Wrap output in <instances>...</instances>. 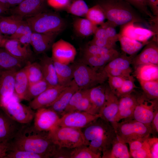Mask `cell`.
<instances>
[{
	"label": "cell",
	"mask_w": 158,
	"mask_h": 158,
	"mask_svg": "<svg viewBox=\"0 0 158 158\" xmlns=\"http://www.w3.org/2000/svg\"><path fill=\"white\" fill-rule=\"evenodd\" d=\"M100 117L99 114H93L83 111H73L61 116L57 126L81 129Z\"/></svg>",
	"instance_id": "cell-10"
},
{
	"label": "cell",
	"mask_w": 158,
	"mask_h": 158,
	"mask_svg": "<svg viewBox=\"0 0 158 158\" xmlns=\"http://www.w3.org/2000/svg\"><path fill=\"white\" fill-rule=\"evenodd\" d=\"M119 55L118 52L114 49L109 53L102 55L83 54L79 61L91 67L103 69L108 63Z\"/></svg>",
	"instance_id": "cell-22"
},
{
	"label": "cell",
	"mask_w": 158,
	"mask_h": 158,
	"mask_svg": "<svg viewBox=\"0 0 158 158\" xmlns=\"http://www.w3.org/2000/svg\"><path fill=\"white\" fill-rule=\"evenodd\" d=\"M104 28L109 38L111 40L116 41L115 37L116 35V32L115 29L112 27Z\"/></svg>",
	"instance_id": "cell-58"
},
{
	"label": "cell",
	"mask_w": 158,
	"mask_h": 158,
	"mask_svg": "<svg viewBox=\"0 0 158 158\" xmlns=\"http://www.w3.org/2000/svg\"><path fill=\"white\" fill-rule=\"evenodd\" d=\"M147 6H149L154 13H158V0H146Z\"/></svg>",
	"instance_id": "cell-59"
},
{
	"label": "cell",
	"mask_w": 158,
	"mask_h": 158,
	"mask_svg": "<svg viewBox=\"0 0 158 158\" xmlns=\"http://www.w3.org/2000/svg\"><path fill=\"white\" fill-rule=\"evenodd\" d=\"M136 86L135 83V79L133 76L130 75L125 79L120 88L115 93L118 98L133 93Z\"/></svg>",
	"instance_id": "cell-42"
},
{
	"label": "cell",
	"mask_w": 158,
	"mask_h": 158,
	"mask_svg": "<svg viewBox=\"0 0 158 158\" xmlns=\"http://www.w3.org/2000/svg\"><path fill=\"white\" fill-rule=\"evenodd\" d=\"M16 69L4 70L0 74V98L15 93Z\"/></svg>",
	"instance_id": "cell-25"
},
{
	"label": "cell",
	"mask_w": 158,
	"mask_h": 158,
	"mask_svg": "<svg viewBox=\"0 0 158 158\" xmlns=\"http://www.w3.org/2000/svg\"><path fill=\"white\" fill-rule=\"evenodd\" d=\"M88 89H84L83 95L75 111L85 112L91 114L92 105L89 96Z\"/></svg>",
	"instance_id": "cell-45"
},
{
	"label": "cell",
	"mask_w": 158,
	"mask_h": 158,
	"mask_svg": "<svg viewBox=\"0 0 158 158\" xmlns=\"http://www.w3.org/2000/svg\"><path fill=\"white\" fill-rule=\"evenodd\" d=\"M151 133L157 134L158 133V109H156L150 124Z\"/></svg>",
	"instance_id": "cell-56"
},
{
	"label": "cell",
	"mask_w": 158,
	"mask_h": 158,
	"mask_svg": "<svg viewBox=\"0 0 158 158\" xmlns=\"http://www.w3.org/2000/svg\"><path fill=\"white\" fill-rule=\"evenodd\" d=\"M153 35L151 30L134 26L131 23L123 29L121 36L145 43Z\"/></svg>",
	"instance_id": "cell-26"
},
{
	"label": "cell",
	"mask_w": 158,
	"mask_h": 158,
	"mask_svg": "<svg viewBox=\"0 0 158 158\" xmlns=\"http://www.w3.org/2000/svg\"><path fill=\"white\" fill-rule=\"evenodd\" d=\"M23 20V18L15 15L6 16H0V31L1 33L11 35Z\"/></svg>",
	"instance_id": "cell-30"
},
{
	"label": "cell",
	"mask_w": 158,
	"mask_h": 158,
	"mask_svg": "<svg viewBox=\"0 0 158 158\" xmlns=\"http://www.w3.org/2000/svg\"><path fill=\"white\" fill-rule=\"evenodd\" d=\"M31 30L25 20L20 24L15 33L11 35L10 39L18 40L21 36Z\"/></svg>",
	"instance_id": "cell-49"
},
{
	"label": "cell",
	"mask_w": 158,
	"mask_h": 158,
	"mask_svg": "<svg viewBox=\"0 0 158 158\" xmlns=\"http://www.w3.org/2000/svg\"><path fill=\"white\" fill-rule=\"evenodd\" d=\"M27 64L17 59L3 47H0V66L4 70H18Z\"/></svg>",
	"instance_id": "cell-29"
},
{
	"label": "cell",
	"mask_w": 158,
	"mask_h": 158,
	"mask_svg": "<svg viewBox=\"0 0 158 158\" xmlns=\"http://www.w3.org/2000/svg\"><path fill=\"white\" fill-rule=\"evenodd\" d=\"M15 93L0 98V108L12 119L27 124L34 119L35 112L29 106L22 104Z\"/></svg>",
	"instance_id": "cell-8"
},
{
	"label": "cell",
	"mask_w": 158,
	"mask_h": 158,
	"mask_svg": "<svg viewBox=\"0 0 158 158\" xmlns=\"http://www.w3.org/2000/svg\"><path fill=\"white\" fill-rule=\"evenodd\" d=\"M71 66L73 80L79 89H89L103 84L107 80V74L104 68L98 69L91 67L79 60L74 62Z\"/></svg>",
	"instance_id": "cell-3"
},
{
	"label": "cell",
	"mask_w": 158,
	"mask_h": 158,
	"mask_svg": "<svg viewBox=\"0 0 158 158\" xmlns=\"http://www.w3.org/2000/svg\"><path fill=\"white\" fill-rule=\"evenodd\" d=\"M66 86L59 84L55 86L49 87L31 101L29 106L33 110L48 107L55 101Z\"/></svg>",
	"instance_id": "cell-14"
},
{
	"label": "cell",
	"mask_w": 158,
	"mask_h": 158,
	"mask_svg": "<svg viewBox=\"0 0 158 158\" xmlns=\"http://www.w3.org/2000/svg\"><path fill=\"white\" fill-rule=\"evenodd\" d=\"M43 79L50 87L59 85L54 61L51 57L44 54L40 59Z\"/></svg>",
	"instance_id": "cell-24"
},
{
	"label": "cell",
	"mask_w": 158,
	"mask_h": 158,
	"mask_svg": "<svg viewBox=\"0 0 158 158\" xmlns=\"http://www.w3.org/2000/svg\"><path fill=\"white\" fill-rule=\"evenodd\" d=\"M9 9L6 8L0 4V16L8 13Z\"/></svg>",
	"instance_id": "cell-61"
},
{
	"label": "cell",
	"mask_w": 158,
	"mask_h": 158,
	"mask_svg": "<svg viewBox=\"0 0 158 158\" xmlns=\"http://www.w3.org/2000/svg\"><path fill=\"white\" fill-rule=\"evenodd\" d=\"M104 70L107 74L112 76L119 77L124 78H127L130 77L132 72V70H122L116 68L109 69Z\"/></svg>",
	"instance_id": "cell-50"
},
{
	"label": "cell",
	"mask_w": 158,
	"mask_h": 158,
	"mask_svg": "<svg viewBox=\"0 0 158 158\" xmlns=\"http://www.w3.org/2000/svg\"><path fill=\"white\" fill-rule=\"evenodd\" d=\"M12 55L27 64L33 62V53L30 46L23 45L17 40H5L2 47Z\"/></svg>",
	"instance_id": "cell-15"
},
{
	"label": "cell",
	"mask_w": 158,
	"mask_h": 158,
	"mask_svg": "<svg viewBox=\"0 0 158 158\" xmlns=\"http://www.w3.org/2000/svg\"><path fill=\"white\" fill-rule=\"evenodd\" d=\"M46 0H24L17 6L10 9L12 14L24 19L36 15L46 10Z\"/></svg>",
	"instance_id": "cell-13"
},
{
	"label": "cell",
	"mask_w": 158,
	"mask_h": 158,
	"mask_svg": "<svg viewBox=\"0 0 158 158\" xmlns=\"http://www.w3.org/2000/svg\"><path fill=\"white\" fill-rule=\"evenodd\" d=\"M152 158H158V138L153 137L147 139Z\"/></svg>",
	"instance_id": "cell-51"
},
{
	"label": "cell",
	"mask_w": 158,
	"mask_h": 158,
	"mask_svg": "<svg viewBox=\"0 0 158 158\" xmlns=\"http://www.w3.org/2000/svg\"><path fill=\"white\" fill-rule=\"evenodd\" d=\"M32 32L31 30L21 36L17 40L22 44L26 46L30 45L31 37Z\"/></svg>",
	"instance_id": "cell-54"
},
{
	"label": "cell",
	"mask_w": 158,
	"mask_h": 158,
	"mask_svg": "<svg viewBox=\"0 0 158 158\" xmlns=\"http://www.w3.org/2000/svg\"><path fill=\"white\" fill-rule=\"evenodd\" d=\"M138 8L145 11L147 9L146 0H123Z\"/></svg>",
	"instance_id": "cell-55"
},
{
	"label": "cell",
	"mask_w": 158,
	"mask_h": 158,
	"mask_svg": "<svg viewBox=\"0 0 158 158\" xmlns=\"http://www.w3.org/2000/svg\"><path fill=\"white\" fill-rule=\"evenodd\" d=\"M107 75L108 85L111 90L115 94L116 92L120 88L126 78L112 76L109 74Z\"/></svg>",
	"instance_id": "cell-48"
},
{
	"label": "cell",
	"mask_w": 158,
	"mask_h": 158,
	"mask_svg": "<svg viewBox=\"0 0 158 158\" xmlns=\"http://www.w3.org/2000/svg\"><path fill=\"white\" fill-rule=\"evenodd\" d=\"M85 17L95 25L103 23L106 18L103 10L98 4L89 8Z\"/></svg>",
	"instance_id": "cell-39"
},
{
	"label": "cell",
	"mask_w": 158,
	"mask_h": 158,
	"mask_svg": "<svg viewBox=\"0 0 158 158\" xmlns=\"http://www.w3.org/2000/svg\"><path fill=\"white\" fill-rule=\"evenodd\" d=\"M135 75L139 81H158V65L148 63L134 67Z\"/></svg>",
	"instance_id": "cell-27"
},
{
	"label": "cell",
	"mask_w": 158,
	"mask_h": 158,
	"mask_svg": "<svg viewBox=\"0 0 158 158\" xmlns=\"http://www.w3.org/2000/svg\"><path fill=\"white\" fill-rule=\"evenodd\" d=\"M102 156L96 154L86 145H82L72 149L70 158H100Z\"/></svg>",
	"instance_id": "cell-41"
},
{
	"label": "cell",
	"mask_w": 158,
	"mask_h": 158,
	"mask_svg": "<svg viewBox=\"0 0 158 158\" xmlns=\"http://www.w3.org/2000/svg\"><path fill=\"white\" fill-rule=\"evenodd\" d=\"M158 65V48L154 42L147 43L141 52L132 60V64L135 67L144 64Z\"/></svg>",
	"instance_id": "cell-20"
},
{
	"label": "cell",
	"mask_w": 158,
	"mask_h": 158,
	"mask_svg": "<svg viewBox=\"0 0 158 158\" xmlns=\"http://www.w3.org/2000/svg\"><path fill=\"white\" fill-rule=\"evenodd\" d=\"M84 90V89H79L73 95L61 116L66 113L75 110L83 95Z\"/></svg>",
	"instance_id": "cell-46"
},
{
	"label": "cell",
	"mask_w": 158,
	"mask_h": 158,
	"mask_svg": "<svg viewBox=\"0 0 158 158\" xmlns=\"http://www.w3.org/2000/svg\"><path fill=\"white\" fill-rule=\"evenodd\" d=\"M89 8L84 0H70L65 9L68 13L78 17H84Z\"/></svg>",
	"instance_id": "cell-36"
},
{
	"label": "cell",
	"mask_w": 158,
	"mask_h": 158,
	"mask_svg": "<svg viewBox=\"0 0 158 158\" xmlns=\"http://www.w3.org/2000/svg\"><path fill=\"white\" fill-rule=\"evenodd\" d=\"M96 25L87 18H76L73 24L75 32L82 37H88L94 33L97 28Z\"/></svg>",
	"instance_id": "cell-32"
},
{
	"label": "cell",
	"mask_w": 158,
	"mask_h": 158,
	"mask_svg": "<svg viewBox=\"0 0 158 158\" xmlns=\"http://www.w3.org/2000/svg\"><path fill=\"white\" fill-rule=\"evenodd\" d=\"M5 158H46L43 155L28 151L11 149Z\"/></svg>",
	"instance_id": "cell-43"
},
{
	"label": "cell",
	"mask_w": 158,
	"mask_h": 158,
	"mask_svg": "<svg viewBox=\"0 0 158 158\" xmlns=\"http://www.w3.org/2000/svg\"><path fill=\"white\" fill-rule=\"evenodd\" d=\"M114 49H110L89 43L84 48L83 54L102 55L109 53Z\"/></svg>",
	"instance_id": "cell-44"
},
{
	"label": "cell",
	"mask_w": 158,
	"mask_h": 158,
	"mask_svg": "<svg viewBox=\"0 0 158 158\" xmlns=\"http://www.w3.org/2000/svg\"><path fill=\"white\" fill-rule=\"evenodd\" d=\"M70 149L59 147L57 146L52 158H70V153L71 150Z\"/></svg>",
	"instance_id": "cell-53"
},
{
	"label": "cell",
	"mask_w": 158,
	"mask_h": 158,
	"mask_svg": "<svg viewBox=\"0 0 158 158\" xmlns=\"http://www.w3.org/2000/svg\"><path fill=\"white\" fill-rule=\"evenodd\" d=\"M147 138L143 145L139 149L136 150L130 151V154L131 157L134 158H152Z\"/></svg>",
	"instance_id": "cell-47"
},
{
	"label": "cell",
	"mask_w": 158,
	"mask_h": 158,
	"mask_svg": "<svg viewBox=\"0 0 158 158\" xmlns=\"http://www.w3.org/2000/svg\"><path fill=\"white\" fill-rule=\"evenodd\" d=\"M53 61L59 84L68 86L73 79V71L71 65Z\"/></svg>",
	"instance_id": "cell-31"
},
{
	"label": "cell",
	"mask_w": 158,
	"mask_h": 158,
	"mask_svg": "<svg viewBox=\"0 0 158 158\" xmlns=\"http://www.w3.org/2000/svg\"><path fill=\"white\" fill-rule=\"evenodd\" d=\"M133 58V56H127L125 53L119 55L108 63L104 69L116 68L122 70H132L130 65Z\"/></svg>",
	"instance_id": "cell-34"
},
{
	"label": "cell",
	"mask_w": 158,
	"mask_h": 158,
	"mask_svg": "<svg viewBox=\"0 0 158 158\" xmlns=\"http://www.w3.org/2000/svg\"><path fill=\"white\" fill-rule=\"evenodd\" d=\"M33 32L59 34L64 29V20L57 13L46 10L25 20Z\"/></svg>",
	"instance_id": "cell-4"
},
{
	"label": "cell",
	"mask_w": 158,
	"mask_h": 158,
	"mask_svg": "<svg viewBox=\"0 0 158 158\" xmlns=\"http://www.w3.org/2000/svg\"><path fill=\"white\" fill-rule=\"evenodd\" d=\"M24 0H7L10 8H13L20 4Z\"/></svg>",
	"instance_id": "cell-60"
},
{
	"label": "cell",
	"mask_w": 158,
	"mask_h": 158,
	"mask_svg": "<svg viewBox=\"0 0 158 158\" xmlns=\"http://www.w3.org/2000/svg\"><path fill=\"white\" fill-rule=\"evenodd\" d=\"M82 130L86 145L95 153L103 158L110 150L117 139L111 123L99 117Z\"/></svg>",
	"instance_id": "cell-2"
},
{
	"label": "cell",
	"mask_w": 158,
	"mask_h": 158,
	"mask_svg": "<svg viewBox=\"0 0 158 158\" xmlns=\"http://www.w3.org/2000/svg\"><path fill=\"white\" fill-rule=\"evenodd\" d=\"M118 98L108 85H106L105 101L99 114L100 117L111 123L113 122L118 112Z\"/></svg>",
	"instance_id": "cell-17"
},
{
	"label": "cell",
	"mask_w": 158,
	"mask_h": 158,
	"mask_svg": "<svg viewBox=\"0 0 158 158\" xmlns=\"http://www.w3.org/2000/svg\"><path fill=\"white\" fill-rule=\"evenodd\" d=\"M4 70L2 68H1L0 66V74L4 71Z\"/></svg>",
	"instance_id": "cell-63"
},
{
	"label": "cell",
	"mask_w": 158,
	"mask_h": 158,
	"mask_svg": "<svg viewBox=\"0 0 158 158\" xmlns=\"http://www.w3.org/2000/svg\"><path fill=\"white\" fill-rule=\"evenodd\" d=\"M49 138L59 147L73 149L86 142L81 129L57 126L48 132Z\"/></svg>",
	"instance_id": "cell-6"
},
{
	"label": "cell",
	"mask_w": 158,
	"mask_h": 158,
	"mask_svg": "<svg viewBox=\"0 0 158 158\" xmlns=\"http://www.w3.org/2000/svg\"><path fill=\"white\" fill-rule=\"evenodd\" d=\"M29 85L25 66L17 71L15 77L14 92L20 100H25Z\"/></svg>",
	"instance_id": "cell-28"
},
{
	"label": "cell",
	"mask_w": 158,
	"mask_h": 158,
	"mask_svg": "<svg viewBox=\"0 0 158 158\" xmlns=\"http://www.w3.org/2000/svg\"><path fill=\"white\" fill-rule=\"evenodd\" d=\"M36 110L34 118V126L37 129L49 132L57 126L60 117L54 111L48 107Z\"/></svg>",
	"instance_id": "cell-11"
},
{
	"label": "cell",
	"mask_w": 158,
	"mask_h": 158,
	"mask_svg": "<svg viewBox=\"0 0 158 158\" xmlns=\"http://www.w3.org/2000/svg\"><path fill=\"white\" fill-rule=\"evenodd\" d=\"M117 138L125 143L143 138L150 137L151 133V126L133 118L125 119L123 121L111 123Z\"/></svg>",
	"instance_id": "cell-5"
},
{
	"label": "cell",
	"mask_w": 158,
	"mask_h": 158,
	"mask_svg": "<svg viewBox=\"0 0 158 158\" xmlns=\"http://www.w3.org/2000/svg\"><path fill=\"white\" fill-rule=\"evenodd\" d=\"M54 34H44L32 32L30 45L37 54H44L51 48L58 35Z\"/></svg>",
	"instance_id": "cell-21"
},
{
	"label": "cell",
	"mask_w": 158,
	"mask_h": 158,
	"mask_svg": "<svg viewBox=\"0 0 158 158\" xmlns=\"http://www.w3.org/2000/svg\"><path fill=\"white\" fill-rule=\"evenodd\" d=\"M106 87V85L104 83L88 89L92 105L91 114H99L105 101Z\"/></svg>",
	"instance_id": "cell-23"
},
{
	"label": "cell",
	"mask_w": 158,
	"mask_h": 158,
	"mask_svg": "<svg viewBox=\"0 0 158 158\" xmlns=\"http://www.w3.org/2000/svg\"><path fill=\"white\" fill-rule=\"evenodd\" d=\"M79 87L73 79L70 84L61 92L55 101L49 108L62 115L73 95Z\"/></svg>",
	"instance_id": "cell-19"
},
{
	"label": "cell",
	"mask_w": 158,
	"mask_h": 158,
	"mask_svg": "<svg viewBox=\"0 0 158 158\" xmlns=\"http://www.w3.org/2000/svg\"><path fill=\"white\" fill-rule=\"evenodd\" d=\"M25 67L29 84L35 83L43 79L39 62H29Z\"/></svg>",
	"instance_id": "cell-37"
},
{
	"label": "cell",
	"mask_w": 158,
	"mask_h": 158,
	"mask_svg": "<svg viewBox=\"0 0 158 158\" xmlns=\"http://www.w3.org/2000/svg\"><path fill=\"white\" fill-rule=\"evenodd\" d=\"M137 101V96L133 93L118 98V111L113 122H118L123 119L133 118Z\"/></svg>",
	"instance_id": "cell-18"
},
{
	"label": "cell",
	"mask_w": 158,
	"mask_h": 158,
	"mask_svg": "<svg viewBox=\"0 0 158 158\" xmlns=\"http://www.w3.org/2000/svg\"><path fill=\"white\" fill-rule=\"evenodd\" d=\"M50 87L44 79L35 83L29 84L25 100L30 101Z\"/></svg>",
	"instance_id": "cell-38"
},
{
	"label": "cell",
	"mask_w": 158,
	"mask_h": 158,
	"mask_svg": "<svg viewBox=\"0 0 158 158\" xmlns=\"http://www.w3.org/2000/svg\"><path fill=\"white\" fill-rule=\"evenodd\" d=\"M106 18L118 25H125L134 20L130 4L123 0H100L98 4Z\"/></svg>",
	"instance_id": "cell-7"
},
{
	"label": "cell",
	"mask_w": 158,
	"mask_h": 158,
	"mask_svg": "<svg viewBox=\"0 0 158 158\" xmlns=\"http://www.w3.org/2000/svg\"><path fill=\"white\" fill-rule=\"evenodd\" d=\"M158 99H150L142 93L137 96V104L133 118L150 126L155 110L158 109Z\"/></svg>",
	"instance_id": "cell-9"
},
{
	"label": "cell",
	"mask_w": 158,
	"mask_h": 158,
	"mask_svg": "<svg viewBox=\"0 0 158 158\" xmlns=\"http://www.w3.org/2000/svg\"><path fill=\"white\" fill-rule=\"evenodd\" d=\"M119 39L122 50L126 54L131 56H133L142 49L145 43L123 36Z\"/></svg>",
	"instance_id": "cell-35"
},
{
	"label": "cell",
	"mask_w": 158,
	"mask_h": 158,
	"mask_svg": "<svg viewBox=\"0 0 158 158\" xmlns=\"http://www.w3.org/2000/svg\"><path fill=\"white\" fill-rule=\"evenodd\" d=\"M11 148L10 143L0 142V158H5Z\"/></svg>",
	"instance_id": "cell-57"
},
{
	"label": "cell",
	"mask_w": 158,
	"mask_h": 158,
	"mask_svg": "<svg viewBox=\"0 0 158 158\" xmlns=\"http://www.w3.org/2000/svg\"><path fill=\"white\" fill-rule=\"evenodd\" d=\"M143 93L149 99H158V81H139Z\"/></svg>",
	"instance_id": "cell-40"
},
{
	"label": "cell",
	"mask_w": 158,
	"mask_h": 158,
	"mask_svg": "<svg viewBox=\"0 0 158 158\" xmlns=\"http://www.w3.org/2000/svg\"><path fill=\"white\" fill-rule=\"evenodd\" d=\"M1 33L0 31V47H1L4 41V40L2 36Z\"/></svg>",
	"instance_id": "cell-62"
},
{
	"label": "cell",
	"mask_w": 158,
	"mask_h": 158,
	"mask_svg": "<svg viewBox=\"0 0 158 158\" xmlns=\"http://www.w3.org/2000/svg\"><path fill=\"white\" fill-rule=\"evenodd\" d=\"M47 3L52 8L56 9H65L70 0H46Z\"/></svg>",
	"instance_id": "cell-52"
},
{
	"label": "cell",
	"mask_w": 158,
	"mask_h": 158,
	"mask_svg": "<svg viewBox=\"0 0 158 158\" xmlns=\"http://www.w3.org/2000/svg\"><path fill=\"white\" fill-rule=\"evenodd\" d=\"M48 132L37 129L34 126H21L10 142L11 149L24 150L52 157L57 146L48 135Z\"/></svg>",
	"instance_id": "cell-1"
},
{
	"label": "cell",
	"mask_w": 158,
	"mask_h": 158,
	"mask_svg": "<svg viewBox=\"0 0 158 158\" xmlns=\"http://www.w3.org/2000/svg\"><path fill=\"white\" fill-rule=\"evenodd\" d=\"M0 110V142L10 143L22 125Z\"/></svg>",
	"instance_id": "cell-16"
},
{
	"label": "cell",
	"mask_w": 158,
	"mask_h": 158,
	"mask_svg": "<svg viewBox=\"0 0 158 158\" xmlns=\"http://www.w3.org/2000/svg\"><path fill=\"white\" fill-rule=\"evenodd\" d=\"M51 58L53 60L62 63L69 64L73 62L76 51L69 42L61 39L53 44Z\"/></svg>",
	"instance_id": "cell-12"
},
{
	"label": "cell",
	"mask_w": 158,
	"mask_h": 158,
	"mask_svg": "<svg viewBox=\"0 0 158 158\" xmlns=\"http://www.w3.org/2000/svg\"><path fill=\"white\" fill-rule=\"evenodd\" d=\"M131 157L126 143L118 138L114 142L110 151L103 158H129Z\"/></svg>",
	"instance_id": "cell-33"
}]
</instances>
